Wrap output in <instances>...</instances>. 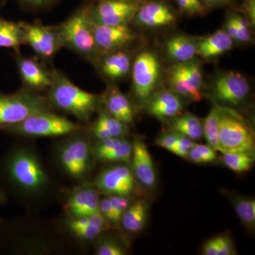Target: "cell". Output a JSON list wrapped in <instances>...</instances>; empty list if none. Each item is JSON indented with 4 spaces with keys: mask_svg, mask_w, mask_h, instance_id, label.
Segmentation results:
<instances>
[{
    "mask_svg": "<svg viewBox=\"0 0 255 255\" xmlns=\"http://www.w3.org/2000/svg\"><path fill=\"white\" fill-rule=\"evenodd\" d=\"M91 3H83L63 23L55 26L63 48H67L94 65L101 55L96 44L90 17Z\"/></svg>",
    "mask_w": 255,
    "mask_h": 255,
    "instance_id": "obj_1",
    "label": "cell"
},
{
    "mask_svg": "<svg viewBox=\"0 0 255 255\" xmlns=\"http://www.w3.org/2000/svg\"><path fill=\"white\" fill-rule=\"evenodd\" d=\"M48 100L50 105L82 121L90 119L102 103V97L82 90L58 70H53Z\"/></svg>",
    "mask_w": 255,
    "mask_h": 255,
    "instance_id": "obj_2",
    "label": "cell"
},
{
    "mask_svg": "<svg viewBox=\"0 0 255 255\" xmlns=\"http://www.w3.org/2000/svg\"><path fill=\"white\" fill-rule=\"evenodd\" d=\"M50 110L48 99L26 88L11 95L0 94V127L21 123L34 114Z\"/></svg>",
    "mask_w": 255,
    "mask_h": 255,
    "instance_id": "obj_3",
    "label": "cell"
},
{
    "mask_svg": "<svg viewBox=\"0 0 255 255\" xmlns=\"http://www.w3.org/2000/svg\"><path fill=\"white\" fill-rule=\"evenodd\" d=\"M220 108L219 151L222 153L242 152L255 155V137L251 128L229 109Z\"/></svg>",
    "mask_w": 255,
    "mask_h": 255,
    "instance_id": "obj_4",
    "label": "cell"
},
{
    "mask_svg": "<svg viewBox=\"0 0 255 255\" xmlns=\"http://www.w3.org/2000/svg\"><path fill=\"white\" fill-rule=\"evenodd\" d=\"M132 90L137 102L146 105L153 96L161 76L158 57L150 50L137 55L132 64Z\"/></svg>",
    "mask_w": 255,
    "mask_h": 255,
    "instance_id": "obj_5",
    "label": "cell"
},
{
    "mask_svg": "<svg viewBox=\"0 0 255 255\" xmlns=\"http://www.w3.org/2000/svg\"><path fill=\"white\" fill-rule=\"evenodd\" d=\"M15 133L31 136H58L77 131L80 125L50 112L28 117L21 123L0 127Z\"/></svg>",
    "mask_w": 255,
    "mask_h": 255,
    "instance_id": "obj_6",
    "label": "cell"
},
{
    "mask_svg": "<svg viewBox=\"0 0 255 255\" xmlns=\"http://www.w3.org/2000/svg\"><path fill=\"white\" fill-rule=\"evenodd\" d=\"M6 172L13 182L28 190H37L46 184V176L39 162L28 152L18 151L10 156Z\"/></svg>",
    "mask_w": 255,
    "mask_h": 255,
    "instance_id": "obj_7",
    "label": "cell"
},
{
    "mask_svg": "<svg viewBox=\"0 0 255 255\" xmlns=\"http://www.w3.org/2000/svg\"><path fill=\"white\" fill-rule=\"evenodd\" d=\"M248 80L236 72H224L218 75L211 84V93L215 101L225 108H236L247 100L250 94Z\"/></svg>",
    "mask_w": 255,
    "mask_h": 255,
    "instance_id": "obj_8",
    "label": "cell"
},
{
    "mask_svg": "<svg viewBox=\"0 0 255 255\" xmlns=\"http://www.w3.org/2000/svg\"><path fill=\"white\" fill-rule=\"evenodd\" d=\"M24 45H28L42 59H53L63 48L55 26L21 22Z\"/></svg>",
    "mask_w": 255,
    "mask_h": 255,
    "instance_id": "obj_9",
    "label": "cell"
},
{
    "mask_svg": "<svg viewBox=\"0 0 255 255\" xmlns=\"http://www.w3.org/2000/svg\"><path fill=\"white\" fill-rule=\"evenodd\" d=\"M139 4L128 0H97L90 4V19L109 26L128 25L133 20Z\"/></svg>",
    "mask_w": 255,
    "mask_h": 255,
    "instance_id": "obj_10",
    "label": "cell"
},
{
    "mask_svg": "<svg viewBox=\"0 0 255 255\" xmlns=\"http://www.w3.org/2000/svg\"><path fill=\"white\" fill-rule=\"evenodd\" d=\"M92 31L100 55L126 49L135 41V33L128 25L109 26L92 21Z\"/></svg>",
    "mask_w": 255,
    "mask_h": 255,
    "instance_id": "obj_11",
    "label": "cell"
},
{
    "mask_svg": "<svg viewBox=\"0 0 255 255\" xmlns=\"http://www.w3.org/2000/svg\"><path fill=\"white\" fill-rule=\"evenodd\" d=\"M177 12L164 0H146L139 4L132 21L148 28L167 27L177 21Z\"/></svg>",
    "mask_w": 255,
    "mask_h": 255,
    "instance_id": "obj_12",
    "label": "cell"
},
{
    "mask_svg": "<svg viewBox=\"0 0 255 255\" xmlns=\"http://www.w3.org/2000/svg\"><path fill=\"white\" fill-rule=\"evenodd\" d=\"M97 186L111 196H128L135 187V177L128 166H114L102 172L97 179Z\"/></svg>",
    "mask_w": 255,
    "mask_h": 255,
    "instance_id": "obj_13",
    "label": "cell"
},
{
    "mask_svg": "<svg viewBox=\"0 0 255 255\" xmlns=\"http://www.w3.org/2000/svg\"><path fill=\"white\" fill-rule=\"evenodd\" d=\"M16 65L21 82L26 89L41 91L49 88L53 82V71H50L38 60L17 55Z\"/></svg>",
    "mask_w": 255,
    "mask_h": 255,
    "instance_id": "obj_14",
    "label": "cell"
},
{
    "mask_svg": "<svg viewBox=\"0 0 255 255\" xmlns=\"http://www.w3.org/2000/svg\"><path fill=\"white\" fill-rule=\"evenodd\" d=\"M132 160L135 179L145 189H154L157 183L155 165L147 146L140 139H137L132 145Z\"/></svg>",
    "mask_w": 255,
    "mask_h": 255,
    "instance_id": "obj_15",
    "label": "cell"
},
{
    "mask_svg": "<svg viewBox=\"0 0 255 255\" xmlns=\"http://www.w3.org/2000/svg\"><path fill=\"white\" fill-rule=\"evenodd\" d=\"M132 64L131 57L124 49L101 55L95 66L104 78L117 82L127 78L131 71Z\"/></svg>",
    "mask_w": 255,
    "mask_h": 255,
    "instance_id": "obj_16",
    "label": "cell"
},
{
    "mask_svg": "<svg viewBox=\"0 0 255 255\" xmlns=\"http://www.w3.org/2000/svg\"><path fill=\"white\" fill-rule=\"evenodd\" d=\"M90 147L85 140L77 139L65 146L60 154L64 168L73 177H81L90 163Z\"/></svg>",
    "mask_w": 255,
    "mask_h": 255,
    "instance_id": "obj_17",
    "label": "cell"
},
{
    "mask_svg": "<svg viewBox=\"0 0 255 255\" xmlns=\"http://www.w3.org/2000/svg\"><path fill=\"white\" fill-rule=\"evenodd\" d=\"M180 96L174 92L162 91L152 96L147 102L149 114L155 118L173 119L181 114L183 102Z\"/></svg>",
    "mask_w": 255,
    "mask_h": 255,
    "instance_id": "obj_18",
    "label": "cell"
},
{
    "mask_svg": "<svg viewBox=\"0 0 255 255\" xmlns=\"http://www.w3.org/2000/svg\"><path fill=\"white\" fill-rule=\"evenodd\" d=\"M102 103L105 104L106 112L126 124L132 123L134 110L128 97L117 87H109L105 95L102 97Z\"/></svg>",
    "mask_w": 255,
    "mask_h": 255,
    "instance_id": "obj_19",
    "label": "cell"
},
{
    "mask_svg": "<svg viewBox=\"0 0 255 255\" xmlns=\"http://www.w3.org/2000/svg\"><path fill=\"white\" fill-rule=\"evenodd\" d=\"M100 200L95 189L86 188L77 191L67 204V209L76 218L91 216L100 211Z\"/></svg>",
    "mask_w": 255,
    "mask_h": 255,
    "instance_id": "obj_20",
    "label": "cell"
},
{
    "mask_svg": "<svg viewBox=\"0 0 255 255\" xmlns=\"http://www.w3.org/2000/svg\"><path fill=\"white\" fill-rule=\"evenodd\" d=\"M233 42L224 29L219 30L196 41L197 55L206 59L215 58L231 50Z\"/></svg>",
    "mask_w": 255,
    "mask_h": 255,
    "instance_id": "obj_21",
    "label": "cell"
},
{
    "mask_svg": "<svg viewBox=\"0 0 255 255\" xmlns=\"http://www.w3.org/2000/svg\"><path fill=\"white\" fill-rule=\"evenodd\" d=\"M167 58L176 63L194 60L197 55L196 41L184 35H177L169 38L165 43Z\"/></svg>",
    "mask_w": 255,
    "mask_h": 255,
    "instance_id": "obj_22",
    "label": "cell"
},
{
    "mask_svg": "<svg viewBox=\"0 0 255 255\" xmlns=\"http://www.w3.org/2000/svg\"><path fill=\"white\" fill-rule=\"evenodd\" d=\"M169 85L172 92L180 97H187L194 102H200L202 99L201 92L193 86L185 73L183 63H176L169 69L168 73Z\"/></svg>",
    "mask_w": 255,
    "mask_h": 255,
    "instance_id": "obj_23",
    "label": "cell"
},
{
    "mask_svg": "<svg viewBox=\"0 0 255 255\" xmlns=\"http://www.w3.org/2000/svg\"><path fill=\"white\" fill-rule=\"evenodd\" d=\"M127 125L102 111L94 124L92 132L100 141L111 137H123L128 131Z\"/></svg>",
    "mask_w": 255,
    "mask_h": 255,
    "instance_id": "obj_24",
    "label": "cell"
},
{
    "mask_svg": "<svg viewBox=\"0 0 255 255\" xmlns=\"http://www.w3.org/2000/svg\"><path fill=\"white\" fill-rule=\"evenodd\" d=\"M148 206L144 199L137 200L128 206L121 218L122 226L128 232H140L146 224Z\"/></svg>",
    "mask_w": 255,
    "mask_h": 255,
    "instance_id": "obj_25",
    "label": "cell"
},
{
    "mask_svg": "<svg viewBox=\"0 0 255 255\" xmlns=\"http://www.w3.org/2000/svg\"><path fill=\"white\" fill-rule=\"evenodd\" d=\"M171 128L174 131L196 141L203 137V123L200 119L191 113L179 114L173 118Z\"/></svg>",
    "mask_w": 255,
    "mask_h": 255,
    "instance_id": "obj_26",
    "label": "cell"
},
{
    "mask_svg": "<svg viewBox=\"0 0 255 255\" xmlns=\"http://www.w3.org/2000/svg\"><path fill=\"white\" fill-rule=\"evenodd\" d=\"M24 45L21 22H14L0 18V48L19 50Z\"/></svg>",
    "mask_w": 255,
    "mask_h": 255,
    "instance_id": "obj_27",
    "label": "cell"
},
{
    "mask_svg": "<svg viewBox=\"0 0 255 255\" xmlns=\"http://www.w3.org/2000/svg\"><path fill=\"white\" fill-rule=\"evenodd\" d=\"M234 209L238 218L245 227L250 231H254L255 227V201L246 196H231Z\"/></svg>",
    "mask_w": 255,
    "mask_h": 255,
    "instance_id": "obj_28",
    "label": "cell"
},
{
    "mask_svg": "<svg viewBox=\"0 0 255 255\" xmlns=\"http://www.w3.org/2000/svg\"><path fill=\"white\" fill-rule=\"evenodd\" d=\"M221 108L214 107L203 123V136L205 138L208 145L216 151L219 150V123Z\"/></svg>",
    "mask_w": 255,
    "mask_h": 255,
    "instance_id": "obj_29",
    "label": "cell"
},
{
    "mask_svg": "<svg viewBox=\"0 0 255 255\" xmlns=\"http://www.w3.org/2000/svg\"><path fill=\"white\" fill-rule=\"evenodd\" d=\"M222 162L233 172L243 173L248 172L253 167L255 162V155L247 152H227L223 153Z\"/></svg>",
    "mask_w": 255,
    "mask_h": 255,
    "instance_id": "obj_30",
    "label": "cell"
},
{
    "mask_svg": "<svg viewBox=\"0 0 255 255\" xmlns=\"http://www.w3.org/2000/svg\"><path fill=\"white\" fill-rule=\"evenodd\" d=\"M187 157L194 163H209L216 160L217 155L216 150L209 145L195 144L189 151Z\"/></svg>",
    "mask_w": 255,
    "mask_h": 255,
    "instance_id": "obj_31",
    "label": "cell"
},
{
    "mask_svg": "<svg viewBox=\"0 0 255 255\" xmlns=\"http://www.w3.org/2000/svg\"><path fill=\"white\" fill-rule=\"evenodd\" d=\"M18 6L30 12H42L53 9L63 0H14Z\"/></svg>",
    "mask_w": 255,
    "mask_h": 255,
    "instance_id": "obj_32",
    "label": "cell"
},
{
    "mask_svg": "<svg viewBox=\"0 0 255 255\" xmlns=\"http://www.w3.org/2000/svg\"><path fill=\"white\" fill-rule=\"evenodd\" d=\"M132 145L130 142L123 139L122 142L113 151L102 157V159L110 162H130L132 158Z\"/></svg>",
    "mask_w": 255,
    "mask_h": 255,
    "instance_id": "obj_33",
    "label": "cell"
},
{
    "mask_svg": "<svg viewBox=\"0 0 255 255\" xmlns=\"http://www.w3.org/2000/svg\"><path fill=\"white\" fill-rule=\"evenodd\" d=\"M232 13L236 27H237V36H236V41L241 43H248L252 39L249 21L241 13L236 11H232Z\"/></svg>",
    "mask_w": 255,
    "mask_h": 255,
    "instance_id": "obj_34",
    "label": "cell"
},
{
    "mask_svg": "<svg viewBox=\"0 0 255 255\" xmlns=\"http://www.w3.org/2000/svg\"><path fill=\"white\" fill-rule=\"evenodd\" d=\"M179 11L189 16L202 15L207 11L201 0H172Z\"/></svg>",
    "mask_w": 255,
    "mask_h": 255,
    "instance_id": "obj_35",
    "label": "cell"
},
{
    "mask_svg": "<svg viewBox=\"0 0 255 255\" xmlns=\"http://www.w3.org/2000/svg\"><path fill=\"white\" fill-rule=\"evenodd\" d=\"M114 213V223L119 224L122 215L130 206L128 196L112 195L109 197Z\"/></svg>",
    "mask_w": 255,
    "mask_h": 255,
    "instance_id": "obj_36",
    "label": "cell"
},
{
    "mask_svg": "<svg viewBox=\"0 0 255 255\" xmlns=\"http://www.w3.org/2000/svg\"><path fill=\"white\" fill-rule=\"evenodd\" d=\"M97 254L99 255H124L125 250L119 243L112 241H105L97 248Z\"/></svg>",
    "mask_w": 255,
    "mask_h": 255,
    "instance_id": "obj_37",
    "label": "cell"
},
{
    "mask_svg": "<svg viewBox=\"0 0 255 255\" xmlns=\"http://www.w3.org/2000/svg\"><path fill=\"white\" fill-rule=\"evenodd\" d=\"M195 144L194 140L179 134L172 152L179 157H187L189 151Z\"/></svg>",
    "mask_w": 255,
    "mask_h": 255,
    "instance_id": "obj_38",
    "label": "cell"
},
{
    "mask_svg": "<svg viewBox=\"0 0 255 255\" xmlns=\"http://www.w3.org/2000/svg\"><path fill=\"white\" fill-rule=\"evenodd\" d=\"M179 134L178 132L171 130V131L164 132L161 134L157 140H156V145L165 149V150L172 152L174 145L177 141Z\"/></svg>",
    "mask_w": 255,
    "mask_h": 255,
    "instance_id": "obj_39",
    "label": "cell"
},
{
    "mask_svg": "<svg viewBox=\"0 0 255 255\" xmlns=\"http://www.w3.org/2000/svg\"><path fill=\"white\" fill-rule=\"evenodd\" d=\"M74 233L78 237L83 238L85 240H92L101 233L105 231L103 228L96 227L93 226H85L81 227L70 228Z\"/></svg>",
    "mask_w": 255,
    "mask_h": 255,
    "instance_id": "obj_40",
    "label": "cell"
},
{
    "mask_svg": "<svg viewBox=\"0 0 255 255\" xmlns=\"http://www.w3.org/2000/svg\"><path fill=\"white\" fill-rule=\"evenodd\" d=\"M239 11L243 16L255 26V0H242Z\"/></svg>",
    "mask_w": 255,
    "mask_h": 255,
    "instance_id": "obj_41",
    "label": "cell"
},
{
    "mask_svg": "<svg viewBox=\"0 0 255 255\" xmlns=\"http://www.w3.org/2000/svg\"><path fill=\"white\" fill-rule=\"evenodd\" d=\"M219 255H233L236 254L234 245L229 236L223 235L219 236Z\"/></svg>",
    "mask_w": 255,
    "mask_h": 255,
    "instance_id": "obj_42",
    "label": "cell"
},
{
    "mask_svg": "<svg viewBox=\"0 0 255 255\" xmlns=\"http://www.w3.org/2000/svg\"><path fill=\"white\" fill-rule=\"evenodd\" d=\"M100 211L107 221L114 223L113 209L109 198H105L100 201Z\"/></svg>",
    "mask_w": 255,
    "mask_h": 255,
    "instance_id": "obj_43",
    "label": "cell"
},
{
    "mask_svg": "<svg viewBox=\"0 0 255 255\" xmlns=\"http://www.w3.org/2000/svg\"><path fill=\"white\" fill-rule=\"evenodd\" d=\"M225 31L228 33L233 41H236V36H237V27H236V22H235L234 18H233L232 11H229L226 17V22H225Z\"/></svg>",
    "mask_w": 255,
    "mask_h": 255,
    "instance_id": "obj_44",
    "label": "cell"
},
{
    "mask_svg": "<svg viewBox=\"0 0 255 255\" xmlns=\"http://www.w3.org/2000/svg\"><path fill=\"white\" fill-rule=\"evenodd\" d=\"M219 236L209 240L205 243L203 248V255H219Z\"/></svg>",
    "mask_w": 255,
    "mask_h": 255,
    "instance_id": "obj_45",
    "label": "cell"
},
{
    "mask_svg": "<svg viewBox=\"0 0 255 255\" xmlns=\"http://www.w3.org/2000/svg\"><path fill=\"white\" fill-rule=\"evenodd\" d=\"M206 9L221 7L234 4L238 0H201Z\"/></svg>",
    "mask_w": 255,
    "mask_h": 255,
    "instance_id": "obj_46",
    "label": "cell"
},
{
    "mask_svg": "<svg viewBox=\"0 0 255 255\" xmlns=\"http://www.w3.org/2000/svg\"><path fill=\"white\" fill-rule=\"evenodd\" d=\"M5 201V195L3 194L2 191L0 190V203Z\"/></svg>",
    "mask_w": 255,
    "mask_h": 255,
    "instance_id": "obj_47",
    "label": "cell"
},
{
    "mask_svg": "<svg viewBox=\"0 0 255 255\" xmlns=\"http://www.w3.org/2000/svg\"><path fill=\"white\" fill-rule=\"evenodd\" d=\"M128 1H132V2L135 3H141L142 1H146V0H128Z\"/></svg>",
    "mask_w": 255,
    "mask_h": 255,
    "instance_id": "obj_48",
    "label": "cell"
},
{
    "mask_svg": "<svg viewBox=\"0 0 255 255\" xmlns=\"http://www.w3.org/2000/svg\"><path fill=\"white\" fill-rule=\"evenodd\" d=\"M97 0H84V3H93Z\"/></svg>",
    "mask_w": 255,
    "mask_h": 255,
    "instance_id": "obj_49",
    "label": "cell"
},
{
    "mask_svg": "<svg viewBox=\"0 0 255 255\" xmlns=\"http://www.w3.org/2000/svg\"><path fill=\"white\" fill-rule=\"evenodd\" d=\"M5 2V0H0V9H1V6L4 5Z\"/></svg>",
    "mask_w": 255,
    "mask_h": 255,
    "instance_id": "obj_50",
    "label": "cell"
}]
</instances>
